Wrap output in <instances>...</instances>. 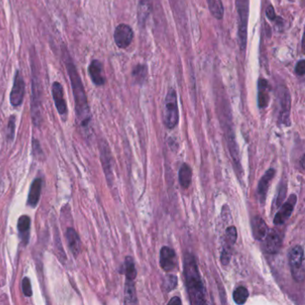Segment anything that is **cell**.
<instances>
[{"label": "cell", "instance_id": "cell-5", "mask_svg": "<svg viewBox=\"0 0 305 305\" xmlns=\"http://www.w3.org/2000/svg\"><path fill=\"white\" fill-rule=\"evenodd\" d=\"M305 253L301 245H296L288 253V262L291 268L293 277L297 282H302L305 279Z\"/></svg>", "mask_w": 305, "mask_h": 305}, {"label": "cell", "instance_id": "cell-35", "mask_svg": "<svg viewBox=\"0 0 305 305\" xmlns=\"http://www.w3.org/2000/svg\"><path fill=\"white\" fill-rule=\"evenodd\" d=\"M266 14H267V17L269 20H275L276 19V14H275V10L273 8L272 5L268 6L267 10H266Z\"/></svg>", "mask_w": 305, "mask_h": 305}, {"label": "cell", "instance_id": "cell-8", "mask_svg": "<svg viewBox=\"0 0 305 305\" xmlns=\"http://www.w3.org/2000/svg\"><path fill=\"white\" fill-rule=\"evenodd\" d=\"M25 94V83L19 71H16L14 75L13 88L10 93V103L14 107H18L22 105Z\"/></svg>", "mask_w": 305, "mask_h": 305}, {"label": "cell", "instance_id": "cell-27", "mask_svg": "<svg viewBox=\"0 0 305 305\" xmlns=\"http://www.w3.org/2000/svg\"><path fill=\"white\" fill-rule=\"evenodd\" d=\"M287 183H283L282 182L278 186L277 195H276V198H275V201L273 203V208H279V207L282 205L283 203L285 202L286 196H287Z\"/></svg>", "mask_w": 305, "mask_h": 305}, {"label": "cell", "instance_id": "cell-28", "mask_svg": "<svg viewBox=\"0 0 305 305\" xmlns=\"http://www.w3.org/2000/svg\"><path fill=\"white\" fill-rule=\"evenodd\" d=\"M148 75V69L147 66L144 65H136L133 70V76L134 81L137 83H144Z\"/></svg>", "mask_w": 305, "mask_h": 305}, {"label": "cell", "instance_id": "cell-9", "mask_svg": "<svg viewBox=\"0 0 305 305\" xmlns=\"http://www.w3.org/2000/svg\"><path fill=\"white\" fill-rule=\"evenodd\" d=\"M236 239H237V230L236 227H228L226 231V236L223 244V250L220 257L222 265L227 266L230 262L233 246L236 244Z\"/></svg>", "mask_w": 305, "mask_h": 305}, {"label": "cell", "instance_id": "cell-34", "mask_svg": "<svg viewBox=\"0 0 305 305\" xmlns=\"http://www.w3.org/2000/svg\"><path fill=\"white\" fill-rule=\"evenodd\" d=\"M296 73L303 76L305 74V59H302V60L298 61V63L296 64Z\"/></svg>", "mask_w": 305, "mask_h": 305}, {"label": "cell", "instance_id": "cell-31", "mask_svg": "<svg viewBox=\"0 0 305 305\" xmlns=\"http://www.w3.org/2000/svg\"><path fill=\"white\" fill-rule=\"evenodd\" d=\"M152 0H140V8H139V14H140V18L144 22V19L147 17L149 14V11L151 9V5H152Z\"/></svg>", "mask_w": 305, "mask_h": 305}, {"label": "cell", "instance_id": "cell-22", "mask_svg": "<svg viewBox=\"0 0 305 305\" xmlns=\"http://www.w3.org/2000/svg\"><path fill=\"white\" fill-rule=\"evenodd\" d=\"M269 102V87L265 79H259L258 83V105L259 108L267 107Z\"/></svg>", "mask_w": 305, "mask_h": 305}, {"label": "cell", "instance_id": "cell-13", "mask_svg": "<svg viewBox=\"0 0 305 305\" xmlns=\"http://www.w3.org/2000/svg\"><path fill=\"white\" fill-rule=\"evenodd\" d=\"M101 151V159L104 173L106 175V180L111 185L113 183V170H112V156H111L109 146L103 140L100 144Z\"/></svg>", "mask_w": 305, "mask_h": 305}, {"label": "cell", "instance_id": "cell-24", "mask_svg": "<svg viewBox=\"0 0 305 305\" xmlns=\"http://www.w3.org/2000/svg\"><path fill=\"white\" fill-rule=\"evenodd\" d=\"M192 176H193V170L191 166L188 164L184 163L181 166L180 170H179V183L183 188L187 189L191 185Z\"/></svg>", "mask_w": 305, "mask_h": 305}, {"label": "cell", "instance_id": "cell-6", "mask_svg": "<svg viewBox=\"0 0 305 305\" xmlns=\"http://www.w3.org/2000/svg\"><path fill=\"white\" fill-rule=\"evenodd\" d=\"M248 0H236V7L238 12V39L240 51L245 52L247 44V23L249 13Z\"/></svg>", "mask_w": 305, "mask_h": 305}, {"label": "cell", "instance_id": "cell-25", "mask_svg": "<svg viewBox=\"0 0 305 305\" xmlns=\"http://www.w3.org/2000/svg\"><path fill=\"white\" fill-rule=\"evenodd\" d=\"M208 9L214 18L221 20L224 16V6L221 0H207Z\"/></svg>", "mask_w": 305, "mask_h": 305}, {"label": "cell", "instance_id": "cell-3", "mask_svg": "<svg viewBox=\"0 0 305 305\" xmlns=\"http://www.w3.org/2000/svg\"><path fill=\"white\" fill-rule=\"evenodd\" d=\"M163 120L166 128L168 129H174L179 122L177 95L175 89H169L166 94L165 108L163 113Z\"/></svg>", "mask_w": 305, "mask_h": 305}, {"label": "cell", "instance_id": "cell-4", "mask_svg": "<svg viewBox=\"0 0 305 305\" xmlns=\"http://www.w3.org/2000/svg\"><path fill=\"white\" fill-rule=\"evenodd\" d=\"M32 62L33 69V99H32V118L34 125L40 126L42 122V87L39 77V72Z\"/></svg>", "mask_w": 305, "mask_h": 305}, {"label": "cell", "instance_id": "cell-14", "mask_svg": "<svg viewBox=\"0 0 305 305\" xmlns=\"http://www.w3.org/2000/svg\"><path fill=\"white\" fill-rule=\"evenodd\" d=\"M52 96L55 102L56 110L61 116H66L67 105L64 98V90L59 82H54L52 84Z\"/></svg>", "mask_w": 305, "mask_h": 305}, {"label": "cell", "instance_id": "cell-2", "mask_svg": "<svg viewBox=\"0 0 305 305\" xmlns=\"http://www.w3.org/2000/svg\"><path fill=\"white\" fill-rule=\"evenodd\" d=\"M184 275L190 303L194 305L207 304L206 289L202 280L197 261L194 255L191 254H186L185 255Z\"/></svg>", "mask_w": 305, "mask_h": 305}, {"label": "cell", "instance_id": "cell-29", "mask_svg": "<svg viewBox=\"0 0 305 305\" xmlns=\"http://www.w3.org/2000/svg\"><path fill=\"white\" fill-rule=\"evenodd\" d=\"M249 297V292L245 287H238L233 294V298L236 305H244Z\"/></svg>", "mask_w": 305, "mask_h": 305}, {"label": "cell", "instance_id": "cell-32", "mask_svg": "<svg viewBox=\"0 0 305 305\" xmlns=\"http://www.w3.org/2000/svg\"><path fill=\"white\" fill-rule=\"evenodd\" d=\"M14 132H15V116H11L6 129V138L9 142H12L14 140Z\"/></svg>", "mask_w": 305, "mask_h": 305}, {"label": "cell", "instance_id": "cell-12", "mask_svg": "<svg viewBox=\"0 0 305 305\" xmlns=\"http://www.w3.org/2000/svg\"><path fill=\"white\" fill-rule=\"evenodd\" d=\"M282 236L276 229L268 230L264 238L263 248L269 254H276L282 245Z\"/></svg>", "mask_w": 305, "mask_h": 305}, {"label": "cell", "instance_id": "cell-23", "mask_svg": "<svg viewBox=\"0 0 305 305\" xmlns=\"http://www.w3.org/2000/svg\"><path fill=\"white\" fill-rule=\"evenodd\" d=\"M125 305H137V295H136V288L134 280L126 279L125 286Z\"/></svg>", "mask_w": 305, "mask_h": 305}, {"label": "cell", "instance_id": "cell-15", "mask_svg": "<svg viewBox=\"0 0 305 305\" xmlns=\"http://www.w3.org/2000/svg\"><path fill=\"white\" fill-rule=\"evenodd\" d=\"M176 254L174 250L164 246L160 250V267L165 271H171L176 267Z\"/></svg>", "mask_w": 305, "mask_h": 305}, {"label": "cell", "instance_id": "cell-1", "mask_svg": "<svg viewBox=\"0 0 305 305\" xmlns=\"http://www.w3.org/2000/svg\"><path fill=\"white\" fill-rule=\"evenodd\" d=\"M63 57L65 61V68L69 75L70 82L72 84V90L74 94L75 103V112L79 125L83 129L88 130L90 123L92 120V114L89 106L88 99L83 87V82L78 71L76 69L74 62L71 58L66 48L63 47Z\"/></svg>", "mask_w": 305, "mask_h": 305}, {"label": "cell", "instance_id": "cell-7", "mask_svg": "<svg viewBox=\"0 0 305 305\" xmlns=\"http://www.w3.org/2000/svg\"><path fill=\"white\" fill-rule=\"evenodd\" d=\"M279 99V121L282 125L289 126L290 122V110H291V97L287 88L281 87L278 92Z\"/></svg>", "mask_w": 305, "mask_h": 305}, {"label": "cell", "instance_id": "cell-19", "mask_svg": "<svg viewBox=\"0 0 305 305\" xmlns=\"http://www.w3.org/2000/svg\"><path fill=\"white\" fill-rule=\"evenodd\" d=\"M252 230L254 239L262 241L268 231V227L263 218L259 216H255L252 219Z\"/></svg>", "mask_w": 305, "mask_h": 305}, {"label": "cell", "instance_id": "cell-33", "mask_svg": "<svg viewBox=\"0 0 305 305\" xmlns=\"http://www.w3.org/2000/svg\"><path fill=\"white\" fill-rule=\"evenodd\" d=\"M22 288H23V293L24 296L26 297H31L33 296V289H32V284L31 280L28 277H24L22 281Z\"/></svg>", "mask_w": 305, "mask_h": 305}, {"label": "cell", "instance_id": "cell-11", "mask_svg": "<svg viewBox=\"0 0 305 305\" xmlns=\"http://www.w3.org/2000/svg\"><path fill=\"white\" fill-rule=\"evenodd\" d=\"M114 39L116 46L120 49H125L133 42L134 32L128 24L121 23L116 26L114 33Z\"/></svg>", "mask_w": 305, "mask_h": 305}, {"label": "cell", "instance_id": "cell-17", "mask_svg": "<svg viewBox=\"0 0 305 305\" xmlns=\"http://www.w3.org/2000/svg\"><path fill=\"white\" fill-rule=\"evenodd\" d=\"M276 175V170L273 168H269L266 173L264 174L263 176L260 178L258 185V195H259V202L260 203L263 204L266 201L267 197V193H268V187L270 185L271 181L273 180L274 176Z\"/></svg>", "mask_w": 305, "mask_h": 305}, {"label": "cell", "instance_id": "cell-26", "mask_svg": "<svg viewBox=\"0 0 305 305\" xmlns=\"http://www.w3.org/2000/svg\"><path fill=\"white\" fill-rule=\"evenodd\" d=\"M125 273L126 279L135 280L137 276V271L135 268L134 259L131 256H127L125 259Z\"/></svg>", "mask_w": 305, "mask_h": 305}, {"label": "cell", "instance_id": "cell-10", "mask_svg": "<svg viewBox=\"0 0 305 305\" xmlns=\"http://www.w3.org/2000/svg\"><path fill=\"white\" fill-rule=\"evenodd\" d=\"M296 203H297V196L296 194H292L287 202L283 203L282 205L279 207V210L274 217L273 223L275 226H280L287 221V219L290 217L294 211Z\"/></svg>", "mask_w": 305, "mask_h": 305}, {"label": "cell", "instance_id": "cell-18", "mask_svg": "<svg viewBox=\"0 0 305 305\" xmlns=\"http://www.w3.org/2000/svg\"><path fill=\"white\" fill-rule=\"evenodd\" d=\"M65 236L71 253L73 254L75 258H77V256L81 252V247H82L81 239H80V236L77 234V232L75 231L74 228L68 227L65 231Z\"/></svg>", "mask_w": 305, "mask_h": 305}, {"label": "cell", "instance_id": "cell-16", "mask_svg": "<svg viewBox=\"0 0 305 305\" xmlns=\"http://www.w3.org/2000/svg\"><path fill=\"white\" fill-rule=\"evenodd\" d=\"M89 74L93 83L97 86H102L106 83V77L104 74V69L101 61L94 59L89 65Z\"/></svg>", "mask_w": 305, "mask_h": 305}, {"label": "cell", "instance_id": "cell-36", "mask_svg": "<svg viewBox=\"0 0 305 305\" xmlns=\"http://www.w3.org/2000/svg\"><path fill=\"white\" fill-rule=\"evenodd\" d=\"M167 304L168 305H182V301L180 300L179 297H173Z\"/></svg>", "mask_w": 305, "mask_h": 305}, {"label": "cell", "instance_id": "cell-20", "mask_svg": "<svg viewBox=\"0 0 305 305\" xmlns=\"http://www.w3.org/2000/svg\"><path fill=\"white\" fill-rule=\"evenodd\" d=\"M42 189V178H36L31 185L30 192L28 194L27 204L30 207L35 208L37 206L40 202V198H41Z\"/></svg>", "mask_w": 305, "mask_h": 305}, {"label": "cell", "instance_id": "cell-30", "mask_svg": "<svg viewBox=\"0 0 305 305\" xmlns=\"http://www.w3.org/2000/svg\"><path fill=\"white\" fill-rule=\"evenodd\" d=\"M177 282H178V279H177L176 276H175V275H167L165 278V280H164V283H163V289L167 293L173 291L177 287Z\"/></svg>", "mask_w": 305, "mask_h": 305}, {"label": "cell", "instance_id": "cell-21", "mask_svg": "<svg viewBox=\"0 0 305 305\" xmlns=\"http://www.w3.org/2000/svg\"><path fill=\"white\" fill-rule=\"evenodd\" d=\"M19 236L23 242V245H26L30 239V230H31V218L27 215H23L19 217L17 222Z\"/></svg>", "mask_w": 305, "mask_h": 305}]
</instances>
